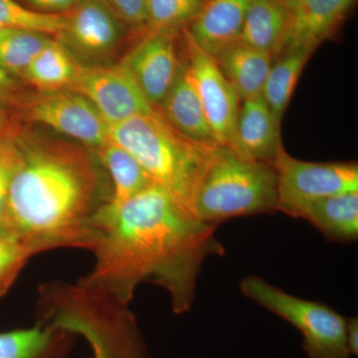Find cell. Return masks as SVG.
I'll return each instance as SVG.
<instances>
[{
  "instance_id": "6da1fadb",
  "label": "cell",
  "mask_w": 358,
  "mask_h": 358,
  "mask_svg": "<svg viewBox=\"0 0 358 358\" xmlns=\"http://www.w3.org/2000/svg\"><path fill=\"white\" fill-rule=\"evenodd\" d=\"M217 226L202 222L164 188L150 185L98 223L90 250L95 262L79 280L128 305L141 284L152 282L166 289L180 315L192 308L207 257L225 252Z\"/></svg>"
},
{
  "instance_id": "7a4b0ae2",
  "label": "cell",
  "mask_w": 358,
  "mask_h": 358,
  "mask_svg": "<svg viewBox=\"0 0 358 358\" xmlns=\"http://www.w3.org/2000/svg\"><path fill=\"white\" fill-rule=\"evenodd\" d=\"M18 155L0 232L32 256L49 250H91L103 196L95 162L67 145L15 138Z\"/></svg>"
},
{
  "instance_id": "3957f363",
  "label": "cell",
  "mask_w": 358,
  "mask_h": 358,
  "mask_svg": "<svg viewBox=\"0 0 358 358\" xmlns=\"http://www.w3.org/2000/svg\"><path fill=\"white\" fill-rule=\"evenodd\" d=\"M108 127L110 140L133 155L155 185L192 213L197 186L219 145L190 140L157 109Z\"/></svg>"
},
{
  "instance_id": "277c9868",
  "label": "cell",
  "mask_w": 358,
  "mask_h": 358,
  "mask_svg": "<svg viewBox=\"0 0 358 358\" xmlns=\"http://www.w3.org/2000/svg\"><path fill=\"white\" fill-rule=\"evenodd\" d=\"M278 211L277 173L272 164L246 159L219 145L200 179L192 214L218 225L227 219Z\"/></svg>"
},
{
  "instance_id": "5b68a950",
  "label": "cell",
  "mask_w": 358,
  "mask_h": 358,
  "mask_svg": "<svg viewBox=\"0 0 358 358\" xmlns=\"http://www.w3.org/2000/svg\"><path fill=\"white\" fill-rule=\"evenodd\" d=\"M242 294L296 327L310 358H350L346 341L348 319L324 303L303 300L249 275L240 285Z\"/></svg>"
},
{
  "instance_id": "8992f818",
  "label": "cell",
  "mask_w": 358,
  "mask_h": 358,
  "mask_svg": "<svg viewBox=\"0 0 358 358\" xmlns=\"http://www.w3.org/2000/svg\"><path fill=\"white\" fill-rule=\"evenodd\" d=\"M277 173L278 211L305 219L315 202L358 190L357 162H310L296 159L282 148L273 162Z\"/></svg>"
},
{
  "instance_id": "52a82bcc",
  "label": "cell",
  "mask_w": 358,
  "mask_h": 358,
  "mask_svg": "<svg viewBox=\"0 0 358 358\" xmlns=\"http://www.w3.org/2000/svg\"><path fill=\"white\" fill-rule=\"evenodd\" d=\"M71 91L84 96L108 126L155 110L126 66H80Z\"/></svg>"
},
{
  "instance_id": "ba28073f",
  "label": "cell",
  "mask_w": 358,
  "mask_h": 358,
  "mask_svg": "<svg viewBox=\"0 0 358 358\" xmlns=\"http://www.w3.org/2000/svg\"><path fill=\"white\" fill-rule=\"evenodd\" d=\"M28 119L53 129L93 150L110 141L109 127L96 108L71 90L40 91L24 103Z\"/></svg>"
},
{
  "instance_id": "9c48e42d",
  "label": "cell",
  "mask_w": 358,
  "mask_h": 358,
  "mask_svg": "<svg viewBox=\"0 0 358 358\" xmlns=\"http://www.w3.org/2000/svg\"><path fill=\"white\" fill-rule=\"evenodd\" d=\"M186 61L205 115L219 145L230 147L242 100L224 77L215 59L195 43L183 28Z\"/></svg>"
},
{
  "instance_id": "30bf717a",
  "label": "cell",
  "mask_w": 358,
  "mask_h": 358,
  "mask_svg": "<svg viewBox=\"0 0 358 358\" xmlns=\"http://www.w3.org/2000/svg\"><path fill=\"white\" fill-rule=\"evenodd\" d=\"M124 26L103 0H81L65 13L58 41L76 60L98 61L117 48Z\"/></svg>"
},
{
  "instance_id": "8fae6325",
  "label": "cell",
  "mask_w": 358,
  "mask_h": 358,
  "mask_svg": "<svg viewBox=\"0 0 358 358\" xmlns=\"http://www.w3.org/2000/svg\"><path fill=\"white\" fill-rule=\"evenodd\" d=\"M176 37V30H150L122 62L155 108L166 96L182 62Z\"/></svg>"
},
{
  "instance_id": "7c38bea8",
  "label": "cell",
  "mask_w": 358,
  "mask_h": 358,
  "mask_svg": "<svg viewBox=\"0 0 358 358\" xmlns=\"http://www.w3.org/2000/svg\"><path fill=\"white\" fill-rule=\"evenodd\" d=\"M357 0H289L288 27L282 50L294 47L315 49L331 38Z\"/></svg>"
},
{
  "instance_id": "4fadbf2b",
  "label": "cell",
  "mask_w": 358,
  "mask_h": 358,
  "mask_svg": "<svg viewBox=\"0 0 358 358\" xmlns=\"http://www.w3.org/2000/svg\"><path fill=\"white\" fill-rule=\"evenodd\" d=\"M238 155L273 164L282 150L281 124L262 95L242 101L230 147Z\"/></svg>"
},
{
  "instance_id": "5bb4252c",
  "label": "cell",
  "mask_w": 358,
  "mask_h": 358,
  "mask_svg": "<svg viewBox=\"0 0 358 358\" xmlns=\"http://www.w3.org/2000/svg\"><path fill=\"white\" fill-rule=\"evenodd\" d=\"M155 109L176 131L190 140L219 145L197 93L186 59L164 100Z\"/></svg>"
},
{
  "instance_id": "9a60e30c",
  "label": "cell",
  "mask_w": 358,
  "mask_h": 358,
  "mask_svg": "<svg viewBox=\"0 0 358 358\" xmlns=\"http://www.w3.org/2000/svg\"><path fill=\"white\" fill-rule=\"evenodd\" d=\"M250 0H204L186 30L211 56L239 41Z\"/></svg>"
},
{
  "instance_id": "2e32d148",
  "label": "cell",
  "mask_w": 358,
  "mask_h": 358,
  "mask_svg": "<svg viewBox=\"0 0 358 358\" xmlns=\"http://www.w3.org/2000/svg\"><path fill=\"white\" fill-rule=\"evenodd\" d=\"M96 152L112 183L109 200L96 218V228L101 220L155 183L133 155L114 141L110 140Z\"/></svg>"
},
{
  "instance_id": "e0dca14e",
  "label": "cell",
  "mask_w": 358,
  "mask_h": 358,
  "mask_svg": "<svg viewBox=\"0 0 358 358\" xmlns=\"http://www.w3.org/2000/svg\"><path fill=\"white\" fill-rule=\"evenodd\" d=\"M274 58L267 52L240 42L214 56L219 69L236 90L242 101L262 95L264 84Z\"/></svg>"
},
{
  "instance_id": "ac0fdd59",
  "label": "cell",
  "mask_w": 358,
  "mask_h": 358,
  "mask_svg": "<svg viewBox=\"0 0 358 358\" xmlns=\"http://www.w3.org/2000/svg\"><path fill=\"white\" fill-rule=\"evenodd\" d=\"M288 27V9L282 0H250L240 34V43L267 52L282 53Z\"/></svg>"
},
{
  "instance_id": "d6986e66",
  "label": "cell",
  "mask_w": 358,
  "mask_h": 358,
  "mask_svg": "<svg viewBox=\"0 0 358 358\" xmlns=\"http://www.w3.org/2000/svg\"><path fill=\"white\" fill-rule=\"evenodd\" d=\"M305 219L329 240L345 243L355 241L358 237V190L315 202Z\"/></svg>"
},
{
  "instance_id": "ffe728a7",
  "label": "cell",
  "mask_w": 358,
  "mask_h": 358,
  "mask_svg": "<svg viewBox=\"0 0 358 358\" xmlns=\"http://www.w3.org/2000/svg\"><path fill=\"white\" fill-rule=\"evenodd\" d=\"M313 52V49L303 47L287 48L277 56L271 66L264 84L262 96L279 124H282L296 82Z\"/></svg>"
},
{
  "instance_id": "44dd1931",
  "label": "cell",
  "mask_w": 358,
  "mask_h": 358,
  "mask_svg": "<svg viewBox=\"0 0 358 358\" xmlns=\"http://www.w3.org/2000/svg\"><path fill=\"white\" fill-rule=\"evenodd\" d=\"M74 56L58 40L52 39L35 56L21 77L40 91L69 89L80 69Z\"/></svg>"
},
{
  "instance_id": "7402d4cb",
  "label": "cell",
  "mask_w": 358,
  "mask_h": 358,
  "mask_svg": "<svg viewBox=\"0 0 358 358\" xmlns=\"http://www.w3.org/2000/svg\"><path fill=\"white\" fill-rule=\"evenodd\" d=\"M51 40L50 35L42 32L0 28V68L8 74L21 76Z\"/></svg>"
},
{
  "instance_id": "603a6c76",
  "label": "cell",
  "mask_w": 358,
  "mask_h": 358,
  "mask_svg": "<svg viewBox=\"0 0 358 358\" xmlns=\"http://www.w3.org/2000/svg\"><path fill=\"white\" fill-rule=\"evenodd\" d=\"M57 329L41 324L0 333V358H49Z\"/></svg>"
},
{
  "instance_id": "cb8c5ba5",
  "label": "cell",
  "mask_w": 358,
  "mask_h": 358,
  "mask_svg": "<svg viewBox=\"0 0 358 358\" xmlns=\"http://www.w3.org/2000/svg\"><path fill=\"white\" fill-rule=\"evenodd\" d=\"M65 24V14L38 13L15 0H0V28L31 30L57 35Z\"/></svg>"
},
{
  "instance_id": "d4e9b609",
  "label": "cell",
  "mask_w": 358,
  "mask_h": 358,
  "mask_svg": "<svg viewBox=\"0 0 358 358\" xmlns=\"http://www.w3.org/2000/svg\"><path fill=\"white\" fill-rule=\"evenodd\" d=\"M204 0H145L150 30H178L192 22Z\"/></svg>"
},
{
  "instance_id": "484cf974",
  "label": "cell",
  "mask_w": 358,
  "mask_h": 358,
  "mask_svg": "<svg viewBox=\"0 0 358 358\" xmlns=\"http://www.w3.org/2000/svg\"><path fill=\"white\" fill-rule=\"evenodd\" d=\"M31 257L25 247L0 232V298L11 288Z\"/></svg>"
},
{
  "instance_id": "4316f807",
  "label": "cell",
  "mask_w": 358,
  "mask_h": 358,
  "mask_svg": "<svg viewBox=\"0 0 358 358\" xmlns=\"http://www.w3.org/2000/svg\"><path fill=\"white\" fill-rule=\"evenodd\" d=\"M17 155L18 150L15 138H4L0 140V226L6 214L9 185H10Z\"/></svg>"
},
{
  "instance_id": "83f0119b",
  "label": "cell",
  "mask_w": 358,
  "mask_h": 358,
  "mask_svg": "<svg viewBox=\"0 0 358 358\" xmlns=\"http://www.w3.org/2000/svg\"><path fill=\"white\" fill-rule=\"evenodd\" d=\"M124 25L141 27L147 24L145 0H103Z\"/></svg>"
},
{
  "instance_id": "f1b7e54d",
  "label": "cell",
  "mask_w": 358,
  "mask_h": 358,
  "mask_svg": "<svg viewBox=\"0 0 358 358\" xmlns=\"http://www.w3.org/2000/svg\"><path fill=\"white\" fill-rule=\"evenodd\" d=\"M81 0H25L29 8L38 13L65 14L74 8Z\"/></svg>"
},
{
  "instance_id": "f546056e",
  "label": "cell",
  "mask_w": 358,
  "mask_h": 358,
  "mask_svg": "<svg viewBox=\"0 0 358 358\" xmlns=\"http://www.w3.org/2000/svg\"><path fill=\"white\" fill-rule=\"evenodd\" d=\"M346 341L350 355H358V320L357 317L348 319L346 322Z\"/></svg>"
},
{
  "instance_id": "4dcf8cb0",
  "label": "cell",
  "mask_w": 358,
  "mask_h": 358,
  "mask_svg": "<svg viewBox=\"0 0 358 358\" xmlns=\"http://www.w3.org/2000/svg\"><path fill=\"white\" fill-rule=\"evenodd\" d=\"M14 84L11 75L0 68V99L13 88Z\"/></svg>"
},
{
  "instance_id": "1f68e13d",
  "label": "cell",
  "mask_w": 358,
  "mask_h": 358,
  "mask_svg": "<svg viewBox=\"0 0 358 358\" xmlns=\"http://www.w3.org/2000/svg\"><path fill=\"white\" fill-rule=\"evenodd\" d=\"M94 353H95V358H113L110 357L107 352H103V350L99 348H93Z\"/></svg>"
},
{
  "instance_id": "d6a6232c",
  "label": "cell",
  "mask_w": 358,
  "mask_h": 358,
  "mask_svg": "<svg viewBox=\"0 0 358 358\" xmlns=\"http://www.w3.org/2000/svg\"><path fill=\"white\" fill-rule=\"evenodd\" d=\"M4 121V110L2 108L1 103H0V129H1L2 124Z\"/></svg>"
},
{
  "instance_id": "836d02e7",
  "label": "cell",
  "mask_w": 358,
  "mask_h": 358,
  "mask_svg": "<svg viewBox=\"0 0 358 358\" xmlns=\"http://www.w3.org/2000/svg\"><path fill=\"white\" fill-rule=\"evenodd\" d=\"M282 1L288 2V1H289V0H282Z\"/></svg>"
}]
</instances>
